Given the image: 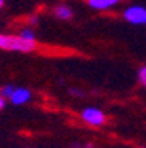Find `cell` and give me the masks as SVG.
Instances as JSON below:
<instances>
[{
  "label": "cell",
  "mask_w": 146,
  "mask_h": 148,
  "mask_svg": "<svg viewBox=\"0 0 146 148\" xmlns=\"http://www.w3.org/2000/svg\"><path fill=\"white\" fill-rule=\"evenodd\" d=\"M0 48L8 52H34L37 48L35 40H27L23 36H11V34H0Z\"/></svg>",
  "instance_id": "obj_1"
},
{
  "label": "cell",
  "mask_w": 146,
  "mask_h": 148,
  "mask_svg": "<svg viewBox=\"0 0 146 148\" xmlns=\"http://www.w3.org/2000/svg\"><path fill=\"white\" fill-rule=\"evenodd\" d=\"M124 19L128 24H133V26H138V24H145L146 23V7L143 5H130L124 10L122 13Z\"/></svg>",
  "instance_id": "obj_2"
},
{
  "label": "cell",
  "mask_w": 146,
  "mask_h": 148,
  "mask_svg": "<svg viewBox=\"0 0 146 148\" xmlns=\"http://www.w3.org/2000/svg\"><path fill=\"white\" fill-rule=\"evenodd\" d=\"M81 118L84 122H87L88 126H95V127H100L106 122V114L100 108H93V106L85 108L81 113Z\"/></svg>",
  "instance_id": "obj_3"
},
{
  "label": "cell",
  "mask_w": 146,
  "mask_h": 148,
  "mask_svg": "<svg viewBox=\"0 0 146 148\" xmlns=\"http://www.w3.org/2000/svg\"><path fill=\"white\" fill-rule=\"evenodd\" d=\"M87 3L95 11H108L121 3V0H87Z\"/></svg>",
  "instance_id": "obj_4"
},
{
  "label": "cell",
  "mask_w": 146,
  "mask_h": 148,
  "mask_svg": "<svg viewBox=\"0 0 146 148\" xmlns=\"http://www.w3.org/2000/svg\"><path fill=\"white\" fill-rule=\"evenodd\" d=\"M10 100L13 101L15 105H23V103H27L31 100V90L24 89V87H18V89L13 90Z\"/></svg>",
  "instance_id": "obj_5"
},
{
  "label": "cell",
  "mask_w": 146,
  "mask_h": 148,
  "mask_svg": "<svg viewBox=\"0 0 146 148\" xmlns=\"http://www.w3.org/2000/svg\"><path fill=\"white\" fill-rule=\"evenodd\" d=\"M55 16L58 19H61V21H69V19H72L74 11H72V8H71L69 5L61 3V5H58V7L55 8Z\"/></svg>",
  "instance_id": "obj_6"
},
{
  "label": "cell",
  "mask_w": 146,
  "mask_h": 148,
  "mask_svg": "<svg viewBox=\"0 0 146 148\" xmlns=\"http://www.w3.org/2000/svg\"><path fill=\"white\" fill-rule=\"evenodd\" d=\"M136 76H138L140 85H143V87L146 89V66H145V64L138 68V73H136Z\"/></svg>",
  "instance_id": "obj_7"
},
{
  "label": "cell",
  "mask_w": 146,
  "mask_h": 148,
  "mask_svg": "<svg viewBox=\"0 0 146 148\" xmlns=\"http://www.w3.org/2000/svg\"><path fill=\"white\" fill-rule=\"evenodd\" d=\"M19 36H23L24 39H27V40H35V34H34V31L29 29V27H24V29H21Z\"/></svg>",
  "instance_id": "obj_8"
},
{
  "label": "cell",
  "mask_w": 146,
  "mask_h": 148,
  "mask_svg": "<svg viewBox=\"0 0 146 148\" xmlns=\"http://www.w3.org/2000/svg\"><path fill=\"white\" fill-rule=\"evenodd\" d=\"M13 90H15V85H5L3 89L0 90V95L3 97V98H10L11 97V93H13Z\"/></svg>",
  "instance_id": "obj_9"
},
{
  "label": "cell",
  "mask_w": 146,
  "mask_h": 148,
  "mask_svg": "<svg viewBox=\"0 0 146 148\" xmlns=\"http://www.w3.org/2000/svg\"><path fill=\"white\" fill-rule=\"evenodd\" d=\"M27 21H29V24H37V16L35 15L27 16Z\"/></svg>",
  "instance_id": "obj_10"
},
{
  "label": "cell",
  "mask_w": 146,
  "mask_h": 148,
  "mask_svg": "<svg viewBox=\"0 0 146 148\" xmlns=\"http://www.w3.org/2000/svg\"><path fill=\"white\" fill-rule=\"evenodd\" d=\"M3 106H5V100H3V97L0 95V110H2Z\"/></svg>",
  "instance_id": "obj_11"
},
{
  "label": "cell",
  "mask_w": 146,
  "mask_h": 148,
  "mask_svg": "<svg viewBox=\"0 0 146 148\" xmlns=\"http://www.w3.org/2000/svg\"><path fill=\"white\" fill-rule=\"evenodd\" d=\"M71 93H72V95H82L81 90H71Z\"/></svg>",
  "instance_id": "obj_12"
},
{
  "label": "cell",
  "mask_w": 146,
  "mask_h": 148,
  "mask_svg": "<svg viewBox=\"0 0 146 148\" xmlns=\"http://www.w3.org/2000/svg\"><path fill=\"white\" fill-rule=\"evenodd\" d=\"M3 3H5V0H0V8L3 7Z\"/></svg>",
  "instance_id": "obj_13"
},
{
  "label": "cell",
  "mask_w": 146,
  "mask_h": 148,
  "mask_svg": "<svg viewBox=\"0 0 146 148\" xmlns=\"http://www.w3.org/2000/svg\"><path fill=\"white\" fill-rule=\"evenodd\" d=\"M145 24H146V23H145Z\"/></svg>",
  "instance_id": "obj_14"
}]
</instances>
